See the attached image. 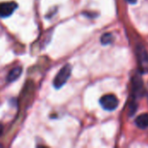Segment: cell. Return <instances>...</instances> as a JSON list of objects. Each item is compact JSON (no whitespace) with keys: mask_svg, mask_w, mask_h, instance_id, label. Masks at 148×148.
Returning a JSON list of instances; mask_svg holds the SVG:
<instances>
[{"mask_svg":"<svg viewBox=\"0 0 148 148\" xmlns=\"http://www.w3.org/2000/svg\"><path fill=\"white\" fill-rule=\"evenodd\" d=\"M71 72H72V67L69 64H66L63 68H62L54 79L53 82L54 87L57 89L61 88L70 77Z\"/></svg>","mask_w":148,"mask_h":148,"instance_id":"obj_1","label":"cell"},{"mask_svg":"<svg viewBox=\"0 0 148 148\" xmlns=\"http://www.w3.org/2000/svg\"><path fill=\"white\" fill-rule=\"evenodd\" d=\"M136 55L138 58L139 67L142 73L148 72V53L143 46H138L136 49Z\"/></svg>","mask_w":148,"mask_h":148,"instance_id":"obj_2","label":"cell"},{"mask_svg":"<svg viewBox=\"0 0 148 148\" xmlns=\"http://www.w3.org/2000/svg\"><path fill=\"white\" fill-rule=\"evenodd\" d=\"M100 103L101 107L108 111L115 110L119 105V101L117 97L114 95H106L100 99Z\"/></svg>","mask_w":148,"mask_h":148,"instance_id":"obj_3","label":"cell"},{"mask_svg":"<svg viewBox=\"0 0 148 148\" xmlns=\"http://www.w3.org/2000/svg\"><path fill=\"white\" fill-rule=\"evenodd\" d=\"M16 8L17 4L15 2L0 3V17H7L11 16Z\"/></svg>","mask_w":148,"mask_h":148,"instance_id":"obj_4","label":"cell"},{"mask_svg":"<svg viewBox=\"0 0 148 148\" xmlns=\"http://www.w3.org/2000/svg\"><path fill=\"white\" fill-rule=\"evenodd\" d=\"M143 92H144L143 82L140 76L136 75L133 79V93L134 95V100H136L137 97H140L143 95Z\"/></svg>","mask_w":148,"mask_h":148,"instance_id":"obj_5","label":"cell"},{"mask_svg":"<svg viewBox=\"0 0 148 148\" xmlns=\"http://www.w3.org/2000/svg\"><path fill=\"white\" fill-rule=\"evenodd\" d=\"M135 124L139 128L146 129L148 127V114H143L139 115L135 119Z\"/></svg>","mask_w":148,"mask_h":148,"instance_id":"obj_6","label":"cell"},{"mask_svg":"<svg viewBox=\"0 0 148 148\" xmlns=\"http://www.w3.org/2000/svg\"><path fill=\"white\" fill-rule=\"evenodd\" d=\"M21 74H22V68L21 67H16V68L12 69L7 76V82H12L17 80L18 77L21 75Z\"/></svg>","mask_w":148,"mask_h":148,"instance_id":"obj_7","label":"cell"},{"mask_svg":"<svg viewBox=\"0 0 148 148\" xmlns=\"http://www.w3.org/2000/svg\"><path fill=\"white\" fill-rule=\"evenodd\" d=\"M113 41H114V36L111 33H105L101 37V42L103 45L110 44L111 42H113Z\"/></svg>","mask_w":148,"mask_h":148,"instance_id":"obj_8","label":"cell"},{"mask_svg":"<svg viewBox=\"0 0 148 148\" xmlns=\"http://www.w3.org/2000/svg\"><path fill=\"white\" fill-rule=\"evenodd\" d=\"M127 2H128L129 3H135L137 2V0H126Z\"/></svg>","mask_w":148,"mask_h":148,"instance_id":"obj_9","label":"cell"},{"mask_svg":"<svg viewBox=\"0 0 148 148\" xmlns=\"http://www.w3.org/2000/svg\"><path fill=\"white\" fill-rule=\"evenodd\" d=\"M3 126L0 124V135L3 134Z\"/></svg>","mask_w":148,"mask_h":148,"instance_id":"obj_10","label":"cell"},{"mask_svg":"<svg viewBox=\"0 0 148 148\" xmlns=\"http://www.w3.org/2000/svg\"><path fill=\"white\" fill-rule=\"evenodd\" d=\"M3 147V146H2V145H1V144H0V147Z\"/></svg>","mask_w":148,"mask_h":148,"instance_id":"obj_11","label":"cell"}]
</instances>
